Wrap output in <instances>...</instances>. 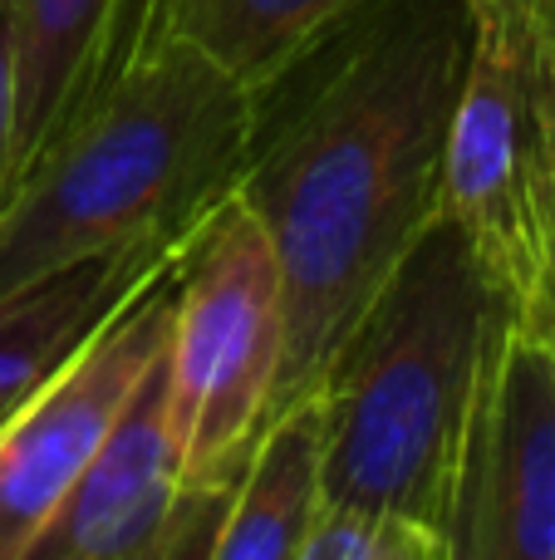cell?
Wrapping results in <instances>:
<instances>
[{
  "mask_svg": "<svg viewBox=\"0 0 555 560\" xmlns=\"http://www.w3.org/2000/svg\"><path fill=\"white\" fill-rule=\"evenodd\" d=\"M281 335V266L232 192L197 232L173 300L167 388L187 497L222 492L271 423Z\"/></svg>",
  "mask_w": 555,
  "mask_h": 560,
  "instance_id": "obj_5",
  "label": "cell"
},
{
  "mask_svg": "<svg viewBox=\"0 0 555 560\" xmlns=\"http://www.w3.org/2000/svg\"><path fill=\"white\" fill-rule=\"evenodd\" d=\"M468 5H477V0H468Z\"/></svg>",
  "mask_w": 555,
  "mask_h": 560,
  "instance_id": "obj_15",
  "label": "cell"
},
{
  "mask_svg": "<svg viewBox=\"0 0 555 560\" xmlns=\"http://www.w3.org/2000/svg\"><path fill=\"white\" fill-rule=\"evenodd\" d=\"M468 45V0H364L261 89L236 197L281 266L271 418L315 394L340 339L442 212Z\"/></svg>",
  "mask_w": 555,
  "mask_h": 560,
  "instance_id": "obj_1",
  "label": "cell"
},
{
  "mask_svg": "<svg viewBox=\"0 0 555 560\" xmlns=\"http://www.w3.org/2000/svg\"><path fill=\"white\" fill-rule=\"evenodd\" d=\"M206 217L173 226V232H157L147 242L88 256V261H74L64 271H49L0 295V423L55 369H64L128 300H138L157 280L182 271Z\"/></svg>",
  "mask_w": 555,
  "mask_h": 560,
  "instance_id": "obj_10",
  "label": "cell"
},
{
  "mask_svg": "<svg viewBox=\"0 0 555 560\" xmlns=\"http://www.w3.org/2000/svg\"><path fill=\"white\" fill-rule=\"evenodd\" d=\"M163 35L167 0H15V138L5 192Z\"/></svg>",
  "mask_w": 555,
  "mask_h": 560,
  "instance_id": "obj_8",
  "label": "cell"
},
{
  "mask_svg": "<svg viewBox=\"0 0 555 560\" xmlns=\"http://www.w3.org/2000/svg\"><path fill=\"white\" fill-rule=\"evenodd\" d=\"M261 94L163 35L0 197V295L202 222L236 192Z\"/></svg>",
  "mask_w": 555,
  "mask_h": 560,
  "instance_id": "obj_3",
  "label": "cell"
},
{
  "mask_svg": "<svg viewBox=\"0 0 555 560\" xmlns=\"http://www.w3.org/2000/svg\"><path fill=\"white\" fill-rule=\"evenodd\" d=\"M177 271L128 300L0 423V560H25L173 335Z\"/></svg>",
  "mask_w": 555,
  "mask_h": 560,
  "instance_id": "obj_7",
  "label": "cell"
},
{
  "mask_svg": "<svg viewBox=\"0 0 555 560\" xmlns=\"http://www.w3.org/2000/svg\"><path fill=\"white\" fill-rule=\"evenodd\" d=\"M442 560H555V345L507 315L468 423Z\"/></svg>",
  "mask_w": 555,
  "mask_h": 560,
  "instance_id": "obj_6",
  "label": "cell"
},
{
  "mask_svg": "<svg viewBox=\"0 0 555 560\" xmlns=\"http://www.w3.org/2000/svg\"><path fill=\"white\" fill-rule=\"evenodd\" d=\"M177 506H182V447L173 428L163 349V359L147 369L114 433L35 536L25 560H153Z\"/></svg>",
  "mask_w": 555,
  "mask_h": 560,
  "instance_id": "obj_9",
  "label": "cell"
},
{
  "mask_svg": "<svg viewBox=\"0 0 555 560\" xmlns=\"http://www.w3.org/2000/svg\"><path fill=\"white\" fill-rule=\"evenodd\" d=\"M15 138V0H0V192Z\"/></svg>",
  "mask_w": 555,
  "mask_h": 560,
  "instance_id": "obj_13",
  "label": "cell"
},
{
  "mask_svg": "<svg viewBox=\"0 0 555 560\" xmlns=\"http://www.w3.org/2000/svg\"><path fill=\"white\" fill-rule=\"evenodd\" d=\"M517 310L468 236L433 217L315 384L320 506L409 516L442 536L487 359Z\"/></svg>",
  "mask_w": 555,
  "mask_h": 560,
  "instance_id": "obj_2",
  "label": "cell"
},
{
  "mask_svg": "<svg viewBox=\"0 0 555 560\" xmlns=\"http://www.w3.org/2000/svg\"><path fill=\"white\" fill-rule=\"evenodd\" d=\"M364 0H167V35L246 89H271Z\"/></svg>",
  "mask_w": 555,
  "mask_h": 560,
  "instance_id": "obj_11",
  "label": "cell"
},
{
  "mask_svg": "<svg viewBox=\"0 0 555 560\" xmlns=\"http://www.w3.org/2000/svg\"><path fill=\"white\" fill-rule=\"evenodd\" d=\"M442 217L527 315L555 252V0H477L442 148Z\"/></svg>",
  "mask_w": 555,
  "mask_h": 560,
  "instance_id": "obj_4",
  "label": "cell"
},
{
  "mask_svg": "<svg viewBox=\"0 0 555 560\" xmlns=\"http://www.w3.org/2000/svg\"><path fill=\"white\" fill-rule=\"evenodd\" d=\"M295 560H442V536L409 516L320 506Z\"/></svg>",
  "mask_w": 555,
  "mask_h": 560,
  "instance_id": "obj_12",
  "label": "cell"
},
{
  "mask_svg": "<svg viewBox=\"0 0 555 560\" xmlns=\"http://www.w3.org/2000/svg\"><path fill=\"white\" fill-rule=\"evenodd\" d=\"M521 319H531V325L541 329V335L555 345V252H551V266H546V280H541V290H536V300L527 305V315Z\"/></svg>",
  "mask_w": 555,
  "mask_h": 560,
  "instance_id": "obj_14",
  "label": "cell"
}]
</instances>
